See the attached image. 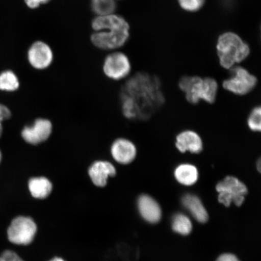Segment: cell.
<instances>
[{"instance_id":"obj_1","label":"cell","mask_w":261,"mask_h":261,"mask_svg":"<svg viewBox=\"0 0 261 261\" xmlns=\"http://www.w3.org/2000/svg\"><path fill=\"white\" fill-rule=\"evenodd\" d=\"M120 97L123 115L133 120L151 118L165 102L159 78L142 71L127 79Z\"/></svg>"},{"instance_id":"obj_2","label":"cell","mask_w":261,"mask_h":261,"mask_svg":"<svg viewBox=\"0 0 261 261\" xmlns=\"http://www.w3.org/2000/svg\"><path fill=\"white\" fill-rule=\"evenodd\" d=\"M91 44L100 50L110 51L122 47L130 37V25L121 15L95 16L91 19Z\"/></svg>"},{"instance_id":"obj_3","label":"cell","mask_w":261,"mask_h":261,"mask_svg":"<svg viewBox=\"0 0 261 261\" xmlns=\"http://www.w3.org/2000/svg\"><path fill=\"white\" fill-rule=\"evenodd\" d=\"M216 51L221 66L227 70L246 60L251 51L249 44L237 33L231 31L219 35Z\"/></svg>"},{"instance_id":"obj_4","label":"cell","mask_w":261,"mask_h":261,"mask_svg":"<svg viewBox=\"0 0 261 261\" xmlns=\"http://www.w3.org/2000/svg\"><path fill=\"white\" fill-rule=\"evenodd\" d=\"M178 86L189 103L197 104L203 100L213 103L216 100L218 84L214 78L187 75L180 78Z\"/></svg>"},{"instance_id":"obj_5","label":"cell","mask_w":261,"mask_h":261,"mask_svg":"<svg viewBox=\"0 0 261 261\" xmlns=\"http://www.w3.org/2000/svg\"><path fill=\"white\" fill-rule=\"evenodd\" d=\"M230 76L223 83L225 90L236 95H246L256 87L257 78L246 68L239 65L228 70Z\"/></svg>"},{"instance_id":"obj_6","label":"cell","mask_w":261,"mask_h":261,"mask_svg":"<svg viewBox=\"0 0 261 261\" xmlns=\"http://www.w3.org/2000/svg\"><path fill=\"white\" fill-rule=\"evenodd\" d=\"M216 190L219 194L218 201L226 207L229 206L232 202L237 206H240L248 192L246 186L233 176H227L218 182Z\"/></svg>"},{"instance_id":"obj_7","label":"cell","mask_w":261,"mask_h":261,"mask_svg":"<svg viewBox=\"0 0 261 261\" xmlns=\"http://www.w3.org/2000/svg\"><path fill=\"white\" fill-rule=\"evenodd\" d=\"M37 226L30 217L18 216L14 218L7 230L10 243L18 246H26L34 240Z\"/></svg>"},{"instance_id":"obj_8","label":"cell","mask_w":261,"mask_h":261,"mask_svg":"<svg viewBox=\"0 0 261 261\" xmlns=\"http://www.w3.org/2000/svg\"><path fill=\"white\" fill-rule=\"evenodd\" d=\"M102 67L105 76L113 81L125 79L129 76L132 70L129 57L119 51L107 55L104 58Z\"/></svg>"},{"instance_id":"obj_9","label":"cell","mask_w":261,"mask_h":261,"mask_svg":"<svg viewBox=\"0 0 261 261\" xmlns=\"http://www.w3.org/2000/svg\"><path fill=\"white\" fill-rule=\"evenodd\" d=\"M54 125L51 120L44 117L36 119L31 125L22 128V139L29 145L38 146L47 142L53 134Z\"/></svg>"},{"instance_id":"obj_10","label":"cell","mask_w":261,"mask_h":261,"mask_svg":"<svg viewBox=\"0 0 261 261\" xmlns=\"http://www.w3.org/2000/svg\"><path fill=\"white\" fill-rule=\"evenodd\" d=\"M53 49L47 42L36 40L29 46L27 59L29 64L34 69L41 71L47 69L54 61Z\"/></svg>"},{"instance_id":"obj_11","label":"cell","mask_w":261,"mask_h":261,"mask_svg":"<svg viewBox=\"0 0 261 261\" xmlns=\"http://www.w3.org/2000/svg\"><path fill=\"white\" fill-rule=\"evenodd\" d=\"M110 154L117 163L128 165L135 161L138 149L132 140L120 138L114 140L110 146Z\"/></svg>"},{"instance_id":"obj_12","label":"cell","mask_w":261,"mask_h":261,"mask_svg":"<svg viewBox=\"0 0 261 261\" xmlns=\"http://www.w3.org/2000/svg\"><path fill=\"white\" fill-rule=\"evenodd\" d=\"M117 169L112 162L106 160H97L88 168V175L97 187H105L110 178L115 177Z\"/></svg>"},{"instance_id":"obj_13","label":"cell","mask_w":261,"mask_h":261,"mask_svg":"<svg viewBox=\"0 0 261 261\" xmlns=\"http://www.w3.org/2000/svg\"><path fill=\"white\" fill-rule=\"evenodd\" d=\"M175 146L181 153L198 154L203 151V142L200 135L192 130H185L176 137Z\"/></svg>"},{"instance_id":"obj_14","label":"cell","mask_w":261,"mask_h":261,"mask_svg":"<svg viewBox=\"0 0 261 261\" xmlns=\"http://www.w3.org/2000/svg\"><path fill=\"white\" fill-rule=\"evenodd\" d=\"M138 205L140 215L148 223L154 224L161 220V206L151 196L146 194L140 195L138 198Z\"/></svg>"},{"instance_id":"obj_15","label":"cell","mask_w":261,"mask_h":261,"mask_svg":"<svg viewBox=\"0 0 261 261\" xmlns=\"http://www.w3.org/2000/svg\"><path fill=\"white\" fill-rule=\"evenodd\" d=\"M181 203L196 220L205 223L208 220L207 212L197 195L187 194L182 196Z\"/></svg>"},{"instance_id":"obj_16","label":"cell","mask_w":261,"mask_h":261,"mask_svg":"<svg viewBox=\"0 0 261 261\" xmlns=\"http://www.w3.org/2000/svg\"><path fill=\"white\" fill-rule=\"evenodd\" d=\"M174 175L176 180L186 187H191L197 182L199 178L198 169L189 163H184L176 166Z\"/></svg>"},{"instance_id":"obj_17","label":"cell","mask_w":261,"mask_h":261,"mask_svg":"<svg viewBox=\"0 0 261 261\" xmlns=\"http://www.w3.org/2000/svg\"><path fill=\"white\" fill-rule=\"evenodd\" d=\"M28 189L33 197L45 199L48 197L53 190V184L44 176H38L29 179Z\"/></svg>"},{"instance_id":"obj_18","label":"cell","mask_w":261,"mask_h":261,"mask_svg":"<svg viewBox=\"0 0 261 261\" xmlns=\"http://www.w3.org/2000/svg\"><path fill=\"white\" fill-rule=\"evenodd\" d=\"M91 12L95 16L115 14L117 9L116 0H90Z\"/></svg>"},{"instance_id":"obj_19","label":"cell","mask_w":261,"mask_h":261,"mask_svg":"<svg viewBox=\"0 0 261 261\" xmlns=\"http://www.w3.org/2000/svg\"><path fill=\"white\" fill-rule=\"evenodd\" d=\"M20 83L14 71L6 70L0 74V90L14 92L17 90Z\"/></svg>"},{"instance_id":"obj_20","label":"cell","mask_w":261,"mask_h":261,"mask_svg":"<svg viewBox=\"0 0 261 261\" xmlns=\"http://www.w3.org/2000/svg\"><path fill=\"white\" fill-rule=\"evenodd\" d=\"M172 228L175 232L188 236L191 232L192 225L189 218L182 214H175L172 220Z\"/></svg>"},{"instance_id":"obj_21","label":"cell","mask_w":261,"mask_h":261,"mask_svg":"<svg viewBox=\"0 0 261 261\" xmlns=\"http://www.w3.org/2000/svg\"><path fill=\"white\" fill-rule=\"evenodd\" d=\"M247 125L251 130L260 132L261 129V109L260 106L254 107L251 111L247 119Z\"/></svg>"},{"instance_id":"obj_22","label":"cell","mask_w":261,"mask_h":261,"mask_svg":"<svg viewBox=\"0 0 261 261\" xmlns=\"http://www.w3.org/2000/svg\"><path fill=\"white\" fill-rule=\"evenodd\" d=\"M206 0H177L179 7L184 11L190 13L197 12L205 5Z\"/></svg>"},{"instance_id":"obj_23","label":"cell","mask_w":261,"mask_h":261,"mask_svg":"<svg viewBox=\"0 0 261 261\" xmlns=\"http://www.w3.org/2000/svg\"><path fill=\"white\" fill-rule=\"evenodd\" d=\"M2 261H24L14 251L11 250H6L1 254Z\"/></svg>"},{"instance_id":"obj_24","label":"cell","mask_w":261,"mask_h":261,"mask_svg":"<svg viewBox=\"0 0 261 261\" xmlns=\"http://www.w3.org/2000/svg\"><path fill=\"white\" fill-rule=\"evenodd\" d=\"M26 6L31 10L39 9L41 6L48 4L51 0H24Z\"/></svg>"},{"instance_id":"obj_25","label":"cell","mask_w":261,"mask_h":261,"mask_svg":"<svg viewBox=\"0 0 261 261\" xmlns=\"http://www.w3.org/2000/svg\"><path fill=\"white\" fill-rule=\"evenodd\" d=\"M11 112L7 107L0 104V118L4 120L11 118Z\"/></svg>"},{"instance_id":"obj_26","label":"cell","mask_w":261,"mask_h":261,"mask_svg":"<svg viewBox=\"0 0 261 261\" xmlns=\"http://www.w3.org/2000/svg\"><path fill=\"white\" fill-rule=\"evenodd\" d=\"M216 261H240L236 256L230 253L221 254Z\"/></svg>"},{"instance_id":"obj_27","label":"cell","mask_w":261,"mask_h":261,"mask_svg":"<svg viewBox=\"0 0 261 261\" xmlns=\"http://www.w3.org/2000/svg\"><path fill=\"white\" fill-rule=\"evenodd\" d=\"M256 169L259 172H260V169H261V162L260 159H258V161L256 162Z\"/></svg>"},{"instance_id":"obj_28","label":"cell","mask_w":261,"mask_h":261,"mask_svg":"<svg viewBox=\"0 0 261 261\" xmlns=\"http://www.w3.org/2000/svg\"><path fill=\"white\" fill-rule=\"evenodd\" d=\"M3 120L0 118V137H1L3 133V125H2Z\"/></svg>"},{"instance_id":"obj_29","label":"cell","mask_w":261,"mask_h":261,"mask_svg":"<svg viewBox=\"0 0 261 261\" xmlns=\"http://www.w3.org/2000/svg\"><path fill=\"white\" fill-rule=\"evenodd\" d=\"M50 261H65V260L61 258V257H56Z\"/></svg>"},{"instance_id":"obj_30","label":"cell","mask_w":261,"mask_h":261,"mask_svg":"<svg viewBox=\"0 0 261 261\" xmlns=\"http://www.w3.org/2000/svg\"><path fill=\"white\" fill-rule=\"evenodd\" d=\"M2 159V154L1 151H0V162H1Z\"/></svg>"},{"instance_id":"obj_31","label":"cell","mask_w":261,"mask_h":261,"mask_svg":"<svg viewBox=\"0 0 261 261\" xmlns=\"http://www.w3.org/2000/svg\"><path fill=\"white\" fill-rule=\"evenodd\" d=\"M0 261H2L1 257H0Z\"/></svg>"}]
</instances>
